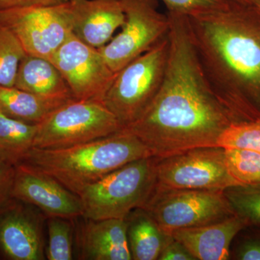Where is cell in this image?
Instances as JSON below:
<instances>
[{
	"mask_svg": "<svg viewBox=\"0 0 260 260\" xmlns=\"http://www.w3.org/2000/svg\"><path fill=\"white\" fill-rule=\"evenodd\" d=\"M167 14L169 50L161 85L143 114L123 128L139 138L156 158L217 146L224 130L237 122L205 78L187 17Z\"/></svg>",
	"mask_w": 260,
	"mask_h": 260,
	"instance_id": "obj_1",
	"label": "cell"
},
{
	"mask_svg": "<svg viewBox=\"0 0 260 260\" xmlns=\"http://www.w3.org/2000/svg\"><path fill=\"white\" fill-rule=\"evenodd\" d=\"M202 69L237 122L260 118V16L230 0L223 9L187 17Z\"/></svg>",
	"mask_w": 260,
	"mask_h": 260,
	"instance_id": "obj_2",
	"label": "cell"
},
{
	"mask_svg": "<svg viewBox=\"0 0 260 260\" xmlns=\"http://www.w3.org/2000/svg\"><path fill=\"white\" fill-rule=\"evenodd\" d=\"M152 156L139 138L125 129L114 134L68 148H32L23 161L54 177L78 194L119 168Z\"/></svg>",
	"mask_w": 260,
	"mask_h": 260,
	"instance_id": "obj_3",
	"label": "cell"
},
{
	"mask_svg": "<svg viewBox=\"0 0 260 260\" xmlns=\"http://www.w3.org/2000/svg\"><path fill=\"white\" fill-rule=\"evenodd\" d=\"M157 160L153 156L134 160L85 186L78 193L82 218L125 219L133 210L143 208L156 185Z\"/></svg>",
	"mask_w": 260,
	"mask_h": 260,
	"instance_id": "obj_4",
	"label": "cell"
},
{
	"mask_svg": "<svg viewBox=\"0 0 260 260\" xmlns=\"http://www.w3.org/2000/svg\"><path fill=\"white\" fill-rule=\"evenodd\" d=\"M169 50L168 35L116 73L103 102L123 128L134 122L158 93Z\"/></svg>",
	"mask_w": 260,
	"mask_h": 260,
	"instance_id": "obj_5",
	"label": "cell"
},
{
	"mask_svg": "<svg viewBox=\"0 0 260 260\" xmlns=\"http://www.w3.org/2000/svg\"><path fill=\"white\" fill-rule=\"evenodd\" d=\"M122 129L104 102L72 99L38 124L34 148H68L109 136Z\"/></svg>",
	"mask_w": 260,
	"mask_h": 260,
	"instance_id": "obj_6",
	"label": "cell"
},
{
	"mask_svg": "<svg viewBox=\"0 0 260 260\" xmlns=\"http://www.w3.org/2000/svg\"><path fill=\"white\" fill-rule=\"evenodd\" d=\"M142 208L169 234L179 229L217 223L235 215L223 190L165 189L156 185Z\"/></svg>",
	"mask_w": 260,
	"mask_h": 260,
	"instance_id": "obj_7",
	"label": "cell"
},
{
	"mask_svg": "<svg viewBox=\"0 0 260 260\" xmlns=\"http://www.w3.org/2000/svg\"><path fill=\"white\" fill-rule=\"evenodd\" d=\"M0 23L15 34L27 54L51 61L73 34V2L0 10Z\"/></svg>",
	"mask_w": 260,
	"mask_h": 260,
	"instance_id": "obj_8",
	"label": "cell"
},
{
	"mask_svg": "<svg viewBox=\"0 0 260 260\" xmlns=\"http://www.w3.org/2000/svg\"><path fill=\"white\" fill-rule=\"evenodd\" d=\"M125 20L121 31L99 48L114 73L150 50L169 35L170 19L158 9V0H121Z\"/></svg>",
	"mask_w": 260,
	"mask_h": 260,
	"instance_id": "obj_9",
	"label": "cell"
},
{
	"mask_svg": "<svg viewBox=\"0 0 260 260\" xmlns=\"http://www.w3.org/2000/svg\"><path fill=\"white\" fill-rule=\"evenodd\" d=\"M242 184L229 170L225 149L203 147L158 158L156 186L165 189L224 190Z\"/></svg>",
	"mask_w": 260,
	"mask_h": 260,
	"instance_id": "obj_10",
	"label": "cell"
},
{
	"mask_svg": "<svg viewBox=\"0 0 260 260\" xmlns=\"http://www.w3.org/2000/svg\"><path fill=\"white\" fill-rule=\"evenodd\" d=\"M51 61L75 100L103 102L116 74L99 49L82 42L73 34L56 51Z\"/></svg>",
	"mask_w": 260,
	"mask_h": 260,
	"instance_id": "obj_11",
	"label": "cell"
},
{
	"mask_svg": "<svg viewBox=\"0 0 260 260\" xmlns=\"http://www.w3.org/2000/svg\"><path fill=\"white\" fill-rule=\"evenodd\" d=\"M47 216L15 198L0 206V254L10 260H44Z\"/></svg>",
	"mask_w": 260,
	"mask_h": 260,
	"instance_id": "obj_12",
	"label": "cell"
},
{
	"mask_svg": "<svg viewBox=\"0 0 260 260\" xmlns=\"http://www.w3.org/2000/svg\"><path fill=\"white\" fill-rule=\"evenodd\" d=\"M11 197L36 207L47 218L75 219L83 216V203L79 195L49 174L24 162L15 167Z\"/></svg>",
	"mask_w": 260,
	"mask_h": 260,
	"instance_id": "obj_13",
	"label": "cell"
},
{
	"mask_svg": "<svg viewBox=\"0 0 260 260\" xmlns=\"http://www.w3.org/2000/svg\"><path fill=\"white\" fill-rule=\"evenodd\" d=\"M73 34L94 48L104 47L125 20L121 0H71Z\"/></svg>",
	"mask_w": 260,
	"mask_h": 260,
	"instance_id": "obj_14",
	"label": "cell"
},
{
	"mask_svg": "<svg viewBox=\"0 0 260 260\" xmlns=\"http://www.w3.org/2000/svg\"><path fill=\"white\" fill-rule=\"evenodd\" d=\"M246 227L245 220L234 215L217 223L179 229L172 235L195 260H227L231 257L232 241Z\"/></svg>",
	"mask_w": 260,
	"mask_h": 260,
	"instance_id": "obj_15",
	"label": "cell"
},
{
	"mask_svg": "<svg viewBox=\"0 0 260 260\" xmlns=\"http://www.w3.org/2000/svg\"><path fill=\"white\" fill-rule=\"evenodd\" d=\"M78 237L79 259L131 260L125 219H84Z\"/></svg>",
	"mask_w": 260,
	"mask_h": 260,
	"instance_id": "obj_16",
	"label": "cell"
},
{
	"mask_svg": "<svg viewBox=\"0 0 260 260\" xmlns=\"http://www.w3.org/2000/svg\"><path fill=\"white\" fill-rule=\"evenodd\" d=\"M15 87L51 98H72L68 84L54 63L45 58L27 54L17 73Z\"/></svg>",
	"mask_w": 260,
	"mask_h": 260,
	"instance_id": "obj_17",
	"label": "cell"
},
{
	"mask_svg": "<svg viewBox=\"0 0 260 260\" xmlns=\"http://www.w3.org/2000/svg\"><path fill=\"white\" fill-rule=\"evenodd\" d=\"M126 237L132 259H158L162 249L173 239L160 229L144 208H137L126 217Z\"/></svg>",
	"mask_w": 260,
	"mask_h": 260,
	"instance_id": "obj_18",
	"label": "cell"
},
{
	"mask_svg": "<svg viewBox=\"0 0 260 260\" xmlns=\"http://www.w3.org/2000/svg\"><path fill=\"white\" fill-rule=\"evenodd\" d=\"M72 98L42 96L16 87L0 85V112L17 120L39 124Z\"/></svg>",
	"mask_w": 260,
	"mask_h": 260,
	"instance_id": "obj_19",
	"label": "cell"
},
{
	"mask_svg": "<svg viewBox=\"0 0 260 260\" xmlns=\"http://www.w3.org/2000/svg\"><path fill=\"white\" fill-rule=\"evenodd\" d=\"M38 124L17 120L0 112V159L15 166L34 148Z\"/></svg>",
	"mask_w": 260,
	"mask_h": 260,
	"instance_id": "obj_20",
	"label": "cell"
},
{
	"mask_svg": "<svg viewBox=\"0 0 260 260\" xmlns=\"http://www.w3.org/2000/svg\"><path fill=\"white\" fill-rule=\"evenodd\" d=\"M223 191L235 215L248 226L260 227V184H237Z\"/></svg>",
	"mask_w": 260,
	"mask_h": 260,
	"instance_id": "obj_21",
	"label": "cell"
},
{
	"mask_svg": "<svg viewBox=\"0 0 260 260\" xmlns=\"http://www.w3.org/2000/svg\"><path fill=\"white\" fill-rule=\"evenodd\" d=\"M74 219L47 218L48 242L46 258L49 260L74 259Z\"/></svg>",
	"mask_w": 260,
	"mask_h": 260,
	"instance_id": "obj_22",
	"label": "cell"
},
{
	"mask_svg": "<svg viewBox=\"0 0 260 260\" xmlns=\"http://www.w3.org/2000/svg\"><path fill=\"white\" fill-rule=\"evenodd\" d=\"M25 55L18 38L0 23V85L15 86L19 65Z\"/></svg>",
	"mask_w": 260,
	"mask_h": 260,
	"instance_id": "obj_23",
	"label": "cell"
},
{
	"mask_svg": "<svg viewBox=\"0 0 260 260\" xmlns=\"http://www.w3.org/2000/svg\"><path fill=\"white\" fill-rule=\"evenodd\" d=\"M217 146L260 153V118L255 120L233 123L220 135Z\"/></svg>",
	"mask_w": 260,
	"mask_h": 260,
	"instance_id": "obj_24",
	"label": "cell"
},
{
	"mask_svg": "<svg viewBox=\"0 0 260 260\" xmlns=\"http://www.w3.org/2000/svg\"><path fill=\"white\" fill-rule=\"evenodd\" d=\"M229 170L241 184H260V153L241 149H225Z\"/></svg>",
	"mask_w": 260,
	"mask_h": 260,
	"instance_id": "obj_25",
	"label": "cell"
},
{
	"mask_svg": "<svg viewBox=\"0 0 260 260\" xmlns=\"http://www.w3.org/2000/svg\"><path fill=\"white\" fill-rule=\"evenodd\" d=\"M169 13L198 16L226 8L230 0H162Z\"/></svg>",
	"mask_w": 260,
	"mask_h": 260,
	"instance_id": "obj_26",
	"label": "cell"
},
{
	"mask_svg": "<svg viewBox=\"0 0 260 260\" xmlns=\"http://www.w3.org/2000/svg\"><path fill=\"white\" fill-rule=\"evenodd\" d=\"M234 256L239 260H260V235L243 239L234 251Z\"/></svg>",
	"mask_w": 260,
	"mask_h": 260,
	"instance_id": "obj_27",
	"label": "cell"
},
{
	"mask_svg": "<svg viewBox=\"0 0 260 260\" xmlns=\"http://www.w3.org/2000/svg\"><path fill=\"white\" fill-rule=\"evenodd\" d=\"M14 176V166L0 159V206L12 198Z\"/></svg>",
	"mask_w": 260,
	"mask_h": 260,
	"instance_id": "obj_28",
	"label": "cell"
},
{
	"mask_svg": "<svg viewBox=\"0 0 260 260\" xmlns=\"http://www.w3.org/2000/svg\"><path fill=\"white\" fill-rule=\"evenodd\" d=\"M159 260H195L194 256L181 243L173 238L162 249Z\"/></svg>",
	"mask_w": 260,
	"mask_h": 260,
	"instance_id": "obj_29",
	"label": "cell"
},
{
	"mask_svg": "<svg viewBox=\"0 0 260 260\" xmlns=\"http://www.w3.org/2000/svg\"><path fill=\"white\" fill-rule=\"evenodd\" d=\"M64 2H66V0H0V10L48 6L59 4Z\"/></svg>",
	"mask_w": 260,
	"mask_h": 260,
	"instance_id": "obj_30",
	"label": "cell"
},
{
	"mask_svg": "<svg viewBox=\"0 0 260 260\" xmlns=\"http://www.w3.org/2000/svg\"><path fill=\"white\" fill-rule=\"evenodd\" d=\"M250 5L253 7L260 16V0H250Z\"/></svg>",
	"mask_w": 260,
	"mask_h": 260,
	"instance_id": "obj_31",
	"label": "cell"
},
{
	"mask_svg": "<svg viewBox=\"0 0 260 260\" xmlns=\"http://www.w3.org/2000/svg\"><path fill=\"white\" fill-rule=\"evenodd\" d=\"M232 1L237 2V3H242V4L250 5V0H232Z\"/></svg>",
	"mask_w": 260,
	"mask_h": 260,
	"instance_id": "obj_32",
	"label": "cell"
},
{
	"mask_svg": "<svg viewBox=\"0 0 260 260\" xmlns=\"http://www.w3.org/2000/svg\"><path fill=\"white\" fill-rule=\"evenodd\" d=\"M66 1H71V0H66Z\"/></svg>",
	"mask_w": 260,
	"mask_h": 260,
	"instance_id": "obj_33",
	"label": "cell"
}]
</instances>
